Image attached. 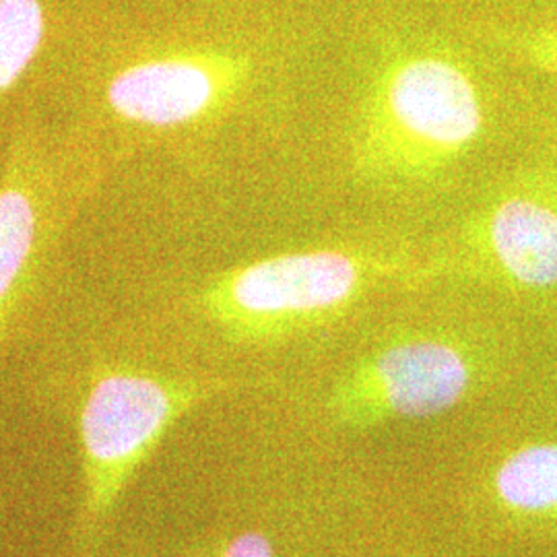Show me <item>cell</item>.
<instances>
[{
	"label": "cell",
	"mask_w": 557,
	"mask_h": 557,
	"mask_svg": "<svg viewBox=\"0 0 557 557\" xmlns=\"http://www.w3.org/2000/svg\"><path fill=\"white\" fill-rule=\"evenodd\" d=\"M400 255L310 248L252 260L215 278L205 304L244 335L267 337L335 317L382 281L411 275Z\"/></svg>",
	"instance_id": "obj_2"
},
{
	"label": "cell",
	"mask_w": 557,
	"mask_h": 557,
	"mask_svg": "<svg viewBox=\"0 0 557 557\" xmlns=\"http://www.w3.org/2000/svg\"><path fill=\"white\" fill-rule=\"evenodd\" d=\"M496 44L518 62L557 79V23L498 32Z\"/></svg>",
	"instance_id": "obj_10"
},
{
	"label": "cell",
	"mask_w": 557,
	"mask_h": 557,
	"mask_svg": "<svg viewBox=\"0 0 557 557\" xmlns=\"http://www.w3.org/2000/svg\"><path fill=\"white\" fill-rule=\"evenodd\" d=\"M475 382L473 356L444 337L403 338L366 359L343 388L359 407L398 418H430L455 407Z\"/></svg>",
	"instance_id": "obj_6"
},
{
	"label": "cell",
	"mask_w": 557,
	"mask_h": 557,
	"mask_svg": "<svg viewBox=\"0 0 557 557\" xmlns=\"http://www.w3.org/2000/svg\"><path fill=\"white\" fill-rule=\"evenodd\" d=\"M487 101L457 48L403 38L380 50L351 128V172L366 186H430L483 139Z\"/></svg>",
	"instance_id": "obj_1"
},
{
	"label": "cell",
	"mask_w": 557,
	"mask_h": 557,
	"mask_svg": "<svg viewBox=\"0 0 557 557\" xmlns=\"http://www.w3.org/2000/svg\"><path fill=\"white\" fill-rule=\"evenodd\" d=\"M38 207L20 178L0 186V320L13 301L38 239Z\"/></svg>",
	"instance_id": "obj_8"
},
{
	"label": "cell",
	"mask_w": 557,
	"mask_h": 557,
	"mask_svg": "<svg viewBox=\"0 0 557 557\" xmlns=\"http://www.w3.org/2000/svg\"><path fill=\"white\" fill-rule=\"evenodd\" d=\"M223 557H273V549L269 539L259 533H244L227 545Z\"/></svg>",
	"instance_id": "obj_11"
},
{
	"label": "cell",
	"mask_w": 557,
	"mask_h": 557,
	"mask_svg": "<svg viewBox=\"0 0 557 557\" xmlns=\"http://www.w3.org/2000/svg\"><path fill=\"white\" fill-rule=\"evenodd\" d=\"M432 260L413 275L458 273L518 294L557 289V160L499 182Z\"/></svg>",
	"instance_id": "obj_3"
},
{
	"label": "cell",
	"mask_w": 557,
	"mask_h": 557,
	"mask_svg": "<svg viewBox=\"0 0 557 557\" xmlns=\"http://www.w3.org/2000/svg\"><path fill=\"white\" fill-rule=\"evenodd\" d=\"M202 393L200 384L139 372H114L91 386L81 411L85 533L100 527L143 458Z\"/></svg>",
	"instance_id": "obj_4"
},
{
	"label": "cell",
	"mask_w": 557,
	"mask_h": 557,
	"mask_svg": "<svg viewBox=\"0 0 557 557\" xmlns=\"http://www.w3.org/2000/svg\"><path fill=\"white\" fill-rule=\"evenodd\" d=\"M250 57L227 50H178L122 69L108 85L120 119L151 128H176L213 116L250 83Z\"/></svg>",
	"instance_id": "obj_5"
},
{
	"label": "cell",
	"mask_w": 557,
	"mask_h": 557,
	"mask_svg": "<svg viewBox=\"0 0 557 557\" xmlns=\"http://www.w3.org/2000/svg\"><path fill=\"white\" fill-rule=\"evenodd\" d=\"M499 502L527 517H557V442H531L502 460L494 478Z\"/></svg>",
	"instance_id": "obj_7"
},
{
	"label": "cell",
	"mask_w": 557,
	"mask_h": 557,
	"mask_svg": "<svg viewBox=\"0 0 557 557\" xmlns=\"http://www.w3.org/2000/svg\"><path fill=\"white\" fill-rule=\"evenodd\" d=\"M44 34L46 17L40 0H0V98L32 66Z\"/></svg>",
	"instance_id": "obj_9"
}]
</instances>
